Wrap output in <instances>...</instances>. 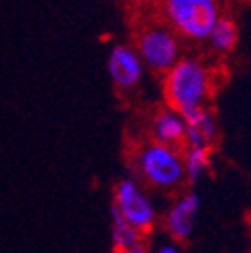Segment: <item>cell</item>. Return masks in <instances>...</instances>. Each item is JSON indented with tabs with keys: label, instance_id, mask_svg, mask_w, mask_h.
Segmentation results:
<instances>
[{
	"label": "cell",
	"instance_id": "1",
	"mask_svg": "<svg viewBox=\"0 0 251 253\" xmlns=\"http://www.w3.org/2000/svg\"><path fill=\"white\" fill-rule=\"evenodd\" d=\"M211 88V75L193 58H181L165 77V97L177 113L201 109Z\"/></svg>",
	"mask_w": 251,
	"mask_h": 253
},
{
	"label": "cell",
	"instance_id": "2",
	"mask_svg": "<svg viewBox=\"0 0 251 253\" xmlns=\"http://www.w3.org/2000/svg\"><path fill=\"white\" fill-rule=\"evenodd\" d=\"M163 12L177 33L191 41L209 39L221 18L217 0H163Z\"/></svg>",
	"mask_w": 251,
	"mask_h": 253
},
{
	"label": "cell",
	"instance_id": "3",
	"mask_svg": "<svg viewBox=\"0 0 251 253\" xmlns=\"http://www.w3.org/2000/svg\"><path fill=\"white\" fill-rule=\"evenodd\" d=\"M137 169L147 185L161 191H171L185 179L183 157L173 147L155 141L141 147L137 155Z\"/></svg>",
	"mask_w": 251,
	"mask_h": 253
},
{
	"label": "cell",
	"instance_id": "4",
	"mask_svg": "<svg viewBox=\"0 0 251 253\" xmlns=\"http://www.w3.org/2000/svg\"><path fill=\"white\" fill-rule=\"evenodd\" d=\"M113 205L125 217V221L135 227L141 235H149L157 225V211L149 197L133 179H123L115 185Z\"/></svg>",
	"mask_w": 251,
	"mask_h": 253
},
{
	"label": "cell",
	"instance_id": "5",
	"mask_svg": "<svg viewBox=\"0 0 251 253\" xmlns=\"http://www.w3.org/2000/svg\"><path fill=\"white\" fill-rule=\"evenodd\" d=\"M137 52L145 65L157 73H169L181 60L179 41L165 26H147L139 35Z\"/></svg>",
	"mask_w": 251,
	"mask_h": 253
},
{
	"label": "cell",
	"instance_id": "6",
	"mask_svg": "<svg viewBox=\"0 0 251 253\" xmlns=\"http://www.w3.org/2000/svg\"><path fill=\"white\" fill-rule=\"evenodd\" d=\"M107 67H109V77H111V81L115 83L117 88L131 90L143 79L145 62H143L141 54L135 48L119 44V46H115L111 50Z\"/></svg>",
	"mask_w": 251,
	"mask_h": 253
},
{
	"label": "cell",
	"instance_id": "7",
	"mask_svg": "<svg viewBox=\"0 0 251 253\" xmlns=\"http://www.w3.org/2000/svg\"><path fill=\"white\" fill-rule=\"evenodd\" d=\"M199 205L201 201H199V195L195 193H185L171 205V209L165 215V229L173 241L185 243L191 239Z\"/></svg>",
	"mask_w": 251,
	"mask_h": 253
},
{
	"label": "cell",
	"instance_id": "8",
	"mask_svg": "<svg viewBox=\"0 0 251 253\" xmlns=\"http://www.w3.org/2000/svg\"><path fill=\"white\" fill-rule=\"evenodd\" d=\"M153 139L155 143H161V145H177L181 141H185L187 135V121L181 113H177L175 109L169 111H161L153 119Z\"/></svg>",
	"mask_w": 251,
	"mask_h": 253
},
{
	"label": "cell",
	"instance_id": "9",
	"mask_svg": "<svg viewBox=\"0 0 251 253\" xmlns=\"http://www.w3.org/2000/svg\"><path fill=\"white\" fill-rule=\"evenodd\" d=\"M183 117L187 121V135H185L187 147H209V143L217 133L213 115L201 107L185 113Z\"/></svg>",
	"mask_w": 251,
	"mask_h": 253
},
{
	"label": "cell",
	"instance_id": "10",
	"mask_svg": "<svg viewBox=\"0 0 251 253\" xmlns=\"http://www.w3.org/2000/svg\"><path fill=\"white\" fill-rule=\"evenodd\" d=\"M111 219H113V243H115V253H125L137 243L143 241V235L131 227L125 217L119 213V209L113 205L111 207Z\"/></svg>",
	"mask_w": 251,
	"mask_h": 253
},
{
	"label": "cell",
	"instance_id": "11",
	"mask_svg": "<svg viewBox=\"0 0 251 253\" xmlns=\"http://www.w3.org/2000/svg\"><path fill=\"white\" fill-rule=\"evenodd\" d=\"M185 177L189 183H197L209 169V147H189L183 157Z\"/></svg>",
	"mask_w": 251,
	"mask_h": 253
},
{
	"label": "cell",
	"instance_id": "12",
	"mask_svg": "<svg viewBox=\"0 0 251 253\" xmlns=\"http://www.w3.org/2000/svg\"><path fill=\"white\" fill-rule=\"evenodd\" d=\"M237 41V28L229 18H219V22L215 24V28L209 35V42L215 50L219 52H227L233 48Z\"/></svg>",
	"mask_w": 251,
	"mask_h": 253
},
{
	"label": "cell",
	"instance_id": "13",
	"mask_svg": "<svg viewBox=\"0 0 251 253\" xmlns=\"http://www.w3.org/2000/svg\"><path fill=\"white\" fill-rule=\"evenodd\" d=\"M125 253H149V251H147V245L141 241V243H137L135 247H131L129 251H125Z\"/></svg>",
	"mask_w": 251,
	"mask_h": 253
},
{
	"label": "cell",
	"instance_id": "14",
	"mask_svg": "<svg viewBox=\"0 0 251 253\" xmlns=\"http://www.w3.org/2000/svg\"><path fill=\"white\" fill-rule=\"evenodd\" d=\"M157 253H181V251H179L177 245H171V243H169V245H163Z\"/></svg>",
	"mask_w": 251,
	"mask_h": 253
}]
</instances>
